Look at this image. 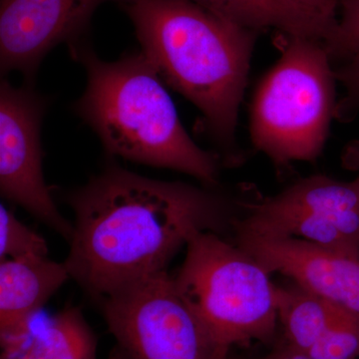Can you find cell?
<instances>
[{"label":"cell","mask_w":359,"mask_h":359,"mask_svg":"<svg viewBox=\"0 0 359 359\" xmlns=\"http://www.w3.org/2000/svg\"><path fill=\"white\" fill-rule=\"evenodd\" d=\"M141 51L199 109L226 166L242 162L238 112L259 32L190 0H124Z\"/></svg>","instance_id":"obj_2"},{"label":"cell","mask_w":359,"mask_h":359,"mask_svg":"<svg viewBox=\"0 0 359 359\" xmlns=\"http://www.w3.org/2000/svg\"><path fill=\"white\" fill-rule=\"evenodd\" d=\"M276 309L285 342L308 353L344 309L292 282L276 285Z\"/></svg>","instance_id":"obj_13"},{"label":"cell","mask_w":359,"mask_h":359,"mask_svg":"<svg viewBox=\"0 0 359 359\" xmlns=\"http://www.w3.org/2000/svg\"><path fill=\"white\" fill-rule=\"evenodd\" d=\"M46 241L0 205V261L20 257H47Z\"/></svg>","instance_id":"obj_16"},{"label":"cell","mask_w":359,"mask_h":359,"mask_svg":"<svg viewBox=\"0 0 359 359\" xmlns=\"http://www.w3.org/2000/svg\"><path fill=\"white\" fill-rule=\"evenodd\" d=\"M69 278L65 263L47 257L0 261L1 354L14 356L20 353L32 334L33 318Z\"/></svg>","instance_id":"obj_11"},{"label":"cell","mask_w":359,"mask_h":359,"mask_svg":"<svg viewBox=\"0 0 359 359\" xmlns=\"http://www.w3.org/2000/svg\"><path fill=\"white\" fill-rule=\"evenodd\" d=\"M233 233L299 238L359 259V175L344 182L308 177L273 196L238 200Z\"/></svg>","instance_id":"obj_7"},{"label":"cell","mask_w":359,"mask_h":359,"mask_svg":"<svg viewBox=\"0 0 359 359\" xmlns=\"http://www.w3.org/2000/svg\"><path fill=\"white\" fill-rule=\"evenodd\" d=\"M97 304L116 340L112 359H235L184 301L168 271Z\"/></svg>","instance_id":"obj_6"},{"label":"cell","mask_w":359,"mask_h":359,"mask_svg":"<svg viewBox=\"0 0 359 359\" xmlns=\"http://www.w3.org/2000/svg\"><path fill=\"white\" fill-rule=\"evenodd\" d=\"M96 335L81 309L67 306L52 316L39 332L32 334L20 353L8 358L96 359Z\"/></svg>","instance_id":"obj_14"},{"label":"cell","mask_w":359,"mask_h":359,"mask_svg":"<svg viewBox=\"0 0 359 359\" xmlns=\"http://www.w3.org/2000/svg\"><path fill=\"white\" fill-rule=\"evenodd\" d=\"M341 18L325 43L330 60L344 62L359 53V0H340Z\"/></svg>","instance_id":"obj_17"},{"label":"cell","mask_w":359,"mask_h":359,"mask_svg":"<svg viewBox=\"0 0 359 359\" xmlns=\"http://www.w3.org/2000/svg\"><path fill=\"white\" fill-rule=\"evenodd\" d=\"M334 73L346 90L344 98L337 103L335 118L348 121L359 113V53L342 62Z\"/></svg>","instance_id":"obj_18"},{"label":"cell","mask_w":359,"mask_h":359,"mask_svg":"<svg viewBox=\"0 0 359 359\" xmlns=\"http://www.w3.org/2000/svg\"><path fill=\"white\" fill-rule=\"evenodd\" d=\"M198 6L250 29H275L287 36L325 42L337 23L304 11L289 0H190Z\"/></svg>","instance_id":"obj_12"},{"label":"cell","mask_w":359,"mask_h":359,"mask_svg":"<svg viewBox=\"0 0 359 359\" xmlns=\"http://www.w3.org/2000/svg\"><path fill=\"white\" fill-rule=\"evenodd\" d=\"M264 359H313L308 353L295 349L287 342L282 346L276 347L268 356Z\"/></svg>","instance_id":"obj_20"},{"label":"cell","mask_w":359,"mask_h":359,"mask_svg":"<svg viewBox=\"0 0 359 359\" xmlns=\"http://www.w3.org/2000/svg\"><path fill=\"white\" fill-rule=\"evenodd\" d=\"M271 273L242 248L211 231H195L173 276L177 290L212 337L229 349L269 344L278 325Z\"/></svg>","instance_id":"obj_5"},{"label":"cell","mask_w":359,"mask_h":359,"mask_svg":"<svg viewBox=\"0 0 359 359\" xmlns=\"http://www.w3.org/2000/svg\"><path fill=\"white\" fill-rule=\"evenodd\" d=\"M107 1L110 0H1V74L20 72L26 84L32 85L48 52L60 43H79L92 15Z\"/></svg>","instance_id":"obj_9"},{"label":"cell","mask_w":359,"mask_h":359,"mask_svg":"<svg viewBox=\"0 0 359 359\" xmlns=\"http://www.w3.org/2000/svg\"><path fill=\"white\" fill-rule=\"evenodd\" d=\"M342 164L346 169L359 173V142H353L346 146L342 154Z\"/></svg>","instance_id":"obj_21"},{"label":"cell","mask_w":359,"mask_h":359,"mask_svg":"<svg viewBox=\"0 0 359 359\" xmlns=\"http://www.w3.org/2000/svg\"><path fill=\"white\" fill-rule=\"evenodd\" d=\"M70 54L86 70L75 112L95 132L108 154L190 175L218 188L222 159L186 131L150 59L140 51L107 62L79 42Z\"/></svg>","instance_id":"obj_3"},{"label":"cell","mask_w":359,"mask_h":359,"mask_svg":"<svg viewBox=\"0 0 359 359\" xmlns=\"http://www.w3.org/2000/svg\"><path fill=\"white\" fill-rule=\"evenodd\" d=\"M304 11L330 23H337V11L340 0H289Z\"/></svg>","instance_id":"obj_19"},{"label":"cell","mask_w":359,"mask_h":359,"mask_svg":"<svg viewBox=\"0 0 359 359\" xmlns=\"http://www.w3.org/2000/svg\"><path fill=\"white\" fill-rule=\"evenodd\" d=\"M233 243L269 273L285 276L304 289L359 316V259L299 238H262L233 233Z\"/></svg>","instance_id":"obj_10"},{"label":"cell","mask_w":359,"mask_h":359,"mask_svg":"<svg viewBox=\"0 0 359 359\" xmlns=\"http://www.w3.org/2000/svg\"><path fill=\"white\" fill-rule=\"evenodd\" d=\"M46 101L30 84H0V192L70 242L73 224L61 215L45 182L40 130Z\"/></svg>","instance_id":"obj_8"},{"label":"cell","mask_w":359,"mask_h":359,"mask_svg":"<svg viewBox=\"0 0 359 359\" xmlns=\"http://www.w3.org/2000/svg\"><path fill=\"white\" fill-rule=\"evenodd\" d=\"M0 359H13V358H8V356L2 355V354H1V356H0Z\"/></svg>","instance_id":"obj_22"},{"label":"cell","mask_w":359,"mask_h":359,"mask_svg":"<svg viewBox=\"0 0 359 359\" xmlns=\"http://www.w3.org/2000/svg\"><path fill=\"white\" fill-rule=\"evenodd\" d=\"M74 212L65 262L71 278L96 302L167 271L198 231L233 233L238 200L218 190L141 176L117 165L68 194Z\"/></svg>","instance_id":"obj_1"},{"label":"cell","mask_w":359,"mask_h":359,"mask_svg":"<svg viewBox=\"0 0 359 359\" xmlns=\"http://www.w3.org/2000/svg\"><path fill=\"white\" fill-rule=\"evenodd\" d=\"M280 35L282 55L257 90L250 130L254 147L287 167L320 157L335 118L337 80L323 41Z\"/></svg>","instance_id":"obj_4"},{"label":"cell","mask_w":359,"mask_h":359,"mask_svg":"<svg viewBox=\"0 0 359 359\" xmlns=\"http://www.w3.org/2000/svg\"><path fill=\"white\" fill-rule=\"evenodd\" d=\"M308 354L313 359H359V316L341 309Z\"/></svg>","instance_id":"obj_15"}]
</instances>
